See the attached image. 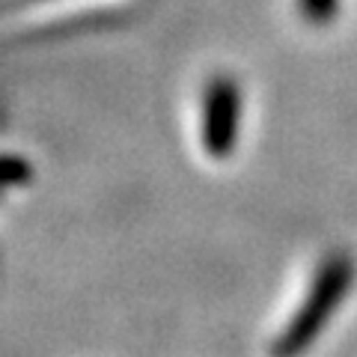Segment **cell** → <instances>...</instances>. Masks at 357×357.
<instances>
[{
    "label": "cell",
    "instance_id": "6da1fadb",
    "mask_svg": "<svg viewBox=\"0 0 357 357\" xmlns=\"http://www.w3.org/2000/svg\"><path fill=\"white\" fill-rule=\"evenodd\" d=\"M354 277V265L349 262V256H333L325 262V268L319 271L316 283H312L307 301L298 307L295 319L283 328V333L274 342V357H298L307 345L319 337L321 325L331 319V312L340 307V301L345 298Z\"/></svg>",
    "mask_w": 357,
    "mask_h": 357
},
{
    "label": "cell",
    "instance_id": "7a4b0ae2",
    "mask_svg": "<svg viewBox=\"0 0 357 357\" xmlns=\"http://www.w3.org/2000/svg\"><path fill=\"white\" fill-rule=\"evenodd\" d=\"M238 110H241V98L232 81L220 77V81L208 86L203 105V143L208 155L223 158V155L232 152L238 131Z\"/></svg>",
    "mask_w": 357,
    "mask_h": 357
},
{
    "label": "cell",
    "instance_id": "3957f363",
    "mask_svg": "<svg viewBox=\"0 0 357 357\" xmlns=\"http://www.w3.org/2000/svg\"><path fill=\"white\" fill-rule=\"evenodd\" d=\"M301 9L312 21H328L337 13V0H301Z\"/></svg>",
    "mask_w": 357,
    "mask_h": 357
}]
</instances>
